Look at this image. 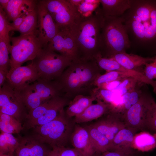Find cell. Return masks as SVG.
<instances>
[{
  "mask_svg": "<svg viewBox=\"0 0 156 156\" xmlns=\"http://www.w3.org/2000/svg\"><path fill=\"white\" fill-rule=\"evenodd\" d=\"M121 16L131 46L143 49L156 38V5L146 0H130Z\"/></svg>",
  "mask_w": 156,
  "mask_h": 156,
  "instance_id": "1",
  "label": "cell"
},
{
  "mask_svg": "<svg viewBox=\"0 0 156 156\" xmlns=\"http://www.w3.org/2000/svg\"><path fill=\"white\" fill-rule=\"evenodd\" d=\"M101 70L95 60L72 61L57 80L62 96L70 101L77 95H90Z\"/></svg>",
  "mask_w": 156,
  "mask_h": 156,
  "instance_id": "2",
  "label": "cell"
},
{
  "mask_svg": "<svg viewBox=\"0 0 156 156\" xmlns=\"http://www.w3.org/2000/svg\"><path fill=\"white\" fill-rule=\"evenodd\" d=\"M104 16L98 8L90 16L80 19L70 28L78 60L94 59L100 52V38Z\"/></svg>",
  "mask_w": 156,
  "mask_h": 156,
  "instance_id": "3",
  "label": "cell"
},
{
  "mask_svg": "<svg viewBox=\"0 0 156 156\" xmlns=\"http://www.w3.org/2000/svg\"><path fill=\"white\" fill-rule=\"evenodd\" d=\"M130 47V42L121 17L104 16L100 38L101 55L109 57L126 52Z\"/></svg>",
  "mask_w": 156,
  "mask_h": 156,
  "instance_id": "4",
  "label": "cell"
},
{
  "mask_svg": "<svg viewBox=\"0 0 156 156\" xmlns=\"http://www.w3.org/2000/svg\"><path fill=\"white\" fill-rule=\"evenodd\" d=\"M74 122L66 116L63 109L53 120L32 128L31 137L52 148L66 147L75 127Z\"/></svg>",
  "mask_w": 156,
  "mask_h": 156,
  "instance_id": "5",
  "label": "cell"
},
{
  "mask_svg": "<svg viewBox=\"0 0 156 156\" xmlns=\"http://www.w3.org/2000/svg\"><path fill=\"white\" fill-rule=\"evenodd\" d=\"M69 58L42 47L31 63L38 72L40 77L49 81L57 80L70 64Z\"/></svg>",
  "mask_w": 156,
  "mask_h": 156,
  "instance_id": "6",
  "label": "cell"
},
{
  "mask_svg": "<svg viewBox=\"0 0 156 156\" xmlns=\"http://www.w3.org/2000/svg\"><path fill=\"white\" fill-rule=\"evenodd\" d=\"M16 91L28 112L53 97L62 96L56 80L40 78L21 91Z\"/></svg>",
  "mask_w": 156,
  "mask_h": 156,
  "instance_id": "7",
  "label": "cell"
},
{
  "mask_svg": "<svg viewBox=\"0 0 156 156\" xmlns=\"http://www.w3.org/2000/svg\"><path fill=\"white\" fill-rule=\"evenodd\" d=\"M10 41L12 43L9 49L10 69L21 66L24 62L33 60L42 48L36 31L18 36L10 37Z\"/></svg>",
  "mask_w": 156,
  "mask_h": 156,
  "instance_id": "8",
  "label": "cell"
},
{
  "mask_svg": "<svg viewBox=\"0 0 156 156\" xmlns=\"http://www.w3.org/2000/svg\"><path fill=\"white\" fill-rule=\"evenodd\" d=\"M0 113L21 121L25 120L28 111L16 92L5 80L0 88Z\"/></svg>",
  "mask_w": 156,
  "mask_h": 156,
  "instance_id": "9",
  "label": "cell"
},
{
  "mask_svg": "<svg viewBox=\"0 0 156 156\" xmlns=\"http://www.w3.org/2000/svg\"><path fill=\"white\" fill-rule=\"evenodd\" d=\"M43 1L59 28H70L80 19L68 0Z\"/></svg>",
  "mask_w": 156,
  "mask_h": 156,
  "instance_id": "10",
  "label": "cell"
},
{
  "mask_svg": "<svg viewBox=\"0 0 156 156\" xmlns=\"http://www.w3.org/2000/svg\"><path fill=\"white\" fill-rule=\"evenodd\" d=\"M154 101V98L150 93H142L138 101L122 115L126 127L137 131H144L146 112Z\"/></svg>",
  "mask_w": 156,
  "mask_h": 156,
  "instance_id": "11",
  "label": "cell"
},
{
  "mask_svg": "<svg viewBox=\"0 0 156 156\" xmlns=\"http://www.w3.org/2000/svg\"><path fill=\"white\" fill-rule=\"evenodd\" d=\"M38 22L37 36L42 47L48 43L58 32L59 27L47 10L43 0L37 4Z\"/></svg>",
  "mask_w": 156,
  "mask_h": 156,
  "instance_id": "12",
  "label": "cell"
},
{
  "mask_svg": "<svg viewBox=\"0 0 156 156\" xmlns=\"http://www.w3.org/2000/svg\"><path fill=\"white\" fill-rule=\"evenodd\" d=\"M47 47L68 57L72 61L78 60L74 40L70 28H59L58 32Z\"/></svg>",
  "mask_w": 156,
  "mask_h": 156,
  "instance_id": "13",
  "label": "cell"
},
{
  "mask_svg": "<svg viewBox=\"0 0 156 156\" xmlns=\"http://www.w3.org/2000/svg\"><path fill=\"white\" fill-rule=\"evenodd\" d=\"M40 78L36 69L31 63L10 69L7 73L6 81L15 90L19 91Z\"/></svg>",
  "mask_w": 156,
  "mask_h": 156,
  "instance_id": "14",
  "label": "cell"
},
{
  "mask_svg": "<svg viewBox=\"0 0 156 156\" xmlns=\"http://www.w3.org/2000/svg\"><path fill=\"white\" fill-rule=\"evenodd\" d=\"M93 125L111 143L117 133L126 127L122 114L114 109L111 110L103 115Z\"/></svg>",
  "mask_w": 156,
  "mask_h": 156,
  "instance_id": "15",
  "label": "cell"
},
{
  "mask_svg": "<svg viewBox=\"0 0 156 156\" xmlns=\"http://www.w3.org/2000/svg\"><path fill=\"white\" fill-rule=\"evenodd\" d=\"M70 139L74 148L82 156H92L95 153L88 131L85 127L75 126Z\"/></svg>",
  "mask_w": 156,
  "mask_h": 156,
  "instance_id": "16",
  "label": "cell"
},
{
  "mask_svg": "<svg viewBox=\"0 0 156 156\" xmlns=\"http://www.w3.org/2000/svg\"><path fill=\"white\" fill-rule=\"evenodd\" d=\"M137 131L125 127L120 131L111 143L110 151H119L127 154L136 153L133 148L134 137Z\"/></svg>",
  "mask_w": 156,
  "mask_h": 156,
  "instance_id": "17",
  "label": "cell"
},
{
  "mask_svg": "<svg viewBox=\"0 0 156 156\" xmlns=\"http://www.w3.org/2000/svg\"><path fill=\"white\" fill-rule=\"evenodd\" d=\"M70 100L62 96H57L55 101L48 109L42 116L27 126L30 129L46 124L55 118L64 107L68 105Z\"/></svg>",
  "mask_w": 156,
  "mask_h": 156,
  "instance_id": "18",
  "label": "cell"
},
{
  "mask_svg": "<svg viewBox=\"0 0 156 156\" xmlns=\"http://www.w3.org/2000/svg\"><path fill=\"white\" fill-rule=\"evenodd\" d=\"M92 104L81 114L74 117V121L77 124L87 122L99 118L109 111L112 106L101 101Z\"/></svg>",
  "mask_w": 156,
  "mask_h": 156,
  "instance_id": "19",
  "label": "cell"
},
{
  "mask_svg": "<svg viewBox=\"0 0 156 156\" xmlns=\"http://www.w3.org/2000/svg\"><path fill=\"white\" fill-rule=\"evenodd\" d=\"M108 58H111L124 68L129 69L136 70L147 63L153 62L154 57H144L126 52L117 53Z\"/></svg>",
  "mask_w": 156,
  "mask_h": 156,
  "instance_id": "20",
  "label": "cell"
},
{
  "mask_svg": "<svg viewBox=\"0 0 156 156\" xmlns=\"http://www.w3.org/2000/svg\"><path fill=\"white\" fill-rule=\"evenodd\" d=\"M100 4L106 17H120L131 7L130 0H100Z\"/></svg>",
  "mask_w": 156,
  "mask_h": 156,
  "instance_id": "21",
  "label": "cell"
},
{
  "mask_svg": "<svg viewBox=\"0 0 156 156\" xmlns=\"http://www.w3.org/2000/svg\"><path fill=\"white\" fill-rule=\"evenodd\" d=\"M96 101L95 97L91 95H79L70 101L65 113L66 116L71 118L79 115Z\"/></svg>",
  "mask_w": 156,
  "mask_h": 156,
  "instance_id": "22",
  "label": "cell"
},
{
  "mask_svg": "<svg viewBox=\"0 0 156 156\" xmlns=\"http://www.w3.org/2000/svg\"><path fill=\"white\" fill-rule=\"evenodd\" d=\"M36 1L29 0H10L4 9L8 20L13 21L21 14L35 8Z\"/></svg>",
  "mask_w": 156,
  "mask_h": 156,
  "instance_id": "23",
  "label": "cell"
},
{
  "mask_svg": "<svg viewBox=\"0 0 156 156\" xmlns=\"http://www.w3.org/2000/svg\"><path fill=\"white\" fill-rule=\"evenodd\" d=\"M133 148L142 152L153 150L156 148V135L146 131L136 133L134 137Z\"/></svg>",
  "mask_w": 156,
  "mask_h": 156,
  "instance_id": "24",
  "label": "cell"
},
{
  "mask_svg": "<svg viewBox=\"0 0 156 156\" xmlns=\"http://www.w3.org/2000/svg\"><path fill=\"white\" fill-rule=\"evenodd\" d=\"M85 127L88 131L95 153H101L110 151L111 143L104 135L93 125L88 126Z\"/></svg>",
  "mask_w": 156,
  "mask_h": 156,
  "instance_id": "25",
  "label": "cell"
},
{
  "mask_svg": "<svg viewBox=\"0 0 156 156\" xmlns=\"http://www.w3.org/2000/svg\"><path fill=\"white\" fill-rule=\"evenodd\" d=\"M24 128L21 122L10 115L0 113L1 131L10 134H18Z\"/></svg>",
  "mask_w": 156,
  "mask_h": 156,
  "instance_id": "26",
  "label": "cell"
},
{
  "mask_svg": "<svg viewBox=\"0 0 156 156\" xmlns=\"http://www.w3.org/2000/svg\"><path fill=\"white\" fill-rule=\"evenodd\" d=\"M19 144V141L12 134L1 131L0 153L13 154Z\"/></svg>",
  "mask_w": 156,
  "mask_h": 156,
  "instance_id": "27",
  "label": "cell"
},
{
  "mask_svg": "<svg viewBox=\"0 0 156 156\" xmlns=\"http://www.w3.org/2000/svg\"><path fill=\"white\" fill-rule=\"evenodd\" d=\"M37 22L38 12L36 6L30 12L17 31L20 33V35L27 34L35 31L37 30Z\"/></svg>",
  "mask_w": 156,
  "mask_h": 156,
  "instance_id": "28",
  "label": "cell"
},
{
  "mask_svg": "<svg viewBox=\"0 0 156 156\" xmlns=\"http://www.w3.org/2000/svg\"><path fill=\"white\" fill-rule=\"evenodd\" d=\"M100 4V0H82L76 9L80 19L88 18L92 15Z\"/></svg>",
  "mask_w": 156,
  "mask_h": 156,
  "instance_id": "29",
  "label": "cell"
},
{
  "mask_svg": "<svg viewBox=\"0 0 156 156\" xmlns=\"http://www.w3.org/2000/svg\"><path fill=\"white\" fill-rule=\"evenodd\" d=\"M129 77L119 71H112L104 74L99 75L95 80L94 85L95 87H100L103 85L112 82L120 81Z\"/></svg>",
  "mask_w": 156,
  "mask_h": 156,
  "instance_id": "30",
  "label": "cell"
},
{
  "mask_svg": "<svg viewBox=\"0 0 156 156\" xmlns=\"http://www.w3.org/2000/svg\"><path fill=\"white\" fill-rule=\"evenodd\" d=\"M144 131L152 134H156V102L155 101L150 105L146 112Z\"/></svg>",
  "mask_w": 156,
  "mask_h": 156,
  "instance_id": "31",
  "label": "cell"
},
{
  "mask_svg": "<svg viewBox=\"0 0 156 156\" xmlns=\"http://www.w3.org/2000/svg\"><path fill=\"white\" fill-rule=\"evenodd\" d=\"M114 95V92L112 90L100 87H94L90 94V95L95 97L96 101H102L110 105L113 108Z\"/></svg>",
  "mask_w": 156,
  "mask_h": 156,
  "instance_id": "32",
  "label": "cell"
},
{
  "mask_svg": "<svg viewBox=\"0 0 156 156\" xmlns=\"http://www.w3.org/2000/svg\"><path fill=\"white\" fill-rule=\"evenodd\" d=\"M10 45V43L0 40V70L7 73L10 68V58L9 56Z\"/></svg>",
  "mask_w": 156,
  "mask_h": 156,
  "instance_id": "33",
  "label": "cell"
},
{
  "mask_svg": "<svg viewBox=\"0 0 156 156\" xmlns=\"http://www.w3.org/2000/svg\"><path fill=\"white\" fill-rule=\"evenodd\" d=\"M8 17L5 11L0 6V40L10 43L9 32L13 29L8 21Z\"/></svg>",
  "mask_w": 156,
  "mask_h": 156,
  "instance_id": "34",
  "label": "cell"
},
{
  "mask_svg": "<svg viewBox=\"0 0 156 156\" xmlns=\"http://www.w3.org/2000/svg\"><path fill=\"white\" fill-rule=\"evenodd\" d=\"M31 137L30 156H48L51 151L44 144Z\"/></svg>",
  "mask_w": 156,
  "mask_h": 156,
  "instance_id": "35",
  "label": "cell"
},
{
  "mask_svg": "<svg viewBox=\"0 0 156 156\" xmlns=\"http://www.w3.org/2000/svg\"><path fill=\"white\" fill-rule=\"evenodd\" d=\"M138 82L135 79L128 77L121 80L118 86L114 90L122 96L135 87Z\"/></svg>",
  "mask_w": 156,
  "mask_h": 156,
  "instance_id": "36",
  "label": "cell"
},
{
  "mask_svg": "<svg viewBox=\"0 0 156 156\" xmlns=\"http://www.w3.org/2000/svg\"><path fill=\"white\" fill-rule=\"evenodd\" d=\"M19 141V145L14 152L15 156H30L31 137L21 138Z\"/></svg>",
  "mask_w": 156,
  "mask_h": 156,
  "instance_id": "37",
  "label": "cell"
},
{
  "mask_svg": "<svg viewBox=\"0 0 156 156\" xmlns=\"http://www.w3.org/2000/svg\"><path fill=\"white\" fill-rule=\"evenodd\" d=\"M144 73L150 80L156 79V63L152 62L146 64L145 65Z\"/></svg>",
  "mask_w": 156,
  "mask_h": 156,
  "instance_id": "38",
  "label": "cell"
},
{
  "mask_svg": "<svg viewBox=\"0 0 156 156\" xmlns=\"http://www.w3.org/2000/svg\"><path fill=\"white\" fill-rule=\"evenodd\" d=\"M33 9L21 13L14 19L12 23H10V25L12 28L13 30L17 31L19 27L22 24L25 17Z\"/></svg>",
  "mask_w": 156,
  "mask_h": 156,
  "instance_id": "39",
  "label": "cell"
},
{
  "mask_svg": "<svg viewBox=\"0 0 156 156\" xmlns=\"http://www.w3.org/2000/svg\"><path fill=\"white\" fill-rule=\"evenodd\" d=\"M92 156H137L136 153L127 154L119 151H108L103 153H95Z\"/></svg>",
  "mask_w": 156,
  "mask_h": 156,
  "instance_id": "40",
  "label": "cell"
},
{
  "mask_svg": "<svg viewBox=\"0 0 156 156\" xmlns=\"http://www.w3.org/2000/svg\"><path fill=\"white\" fill-rule=\"evenodd\" d=\"M60 156H82L75 148L64 147L59 148Z\"/></svg>",
  "mask_w": 156,
  "mask_h": 156,
  "instance_id": "41",
  "label": "cell"
},
{
  "mask_svg": "<svg viewBox=\"0 0 156 156\" xmlns=\"http://www.w3.org/2000/svg\"><path fill=\"white\" fill-rule=\"evenodd\" d=\"M129 91V100L132 106L139 100L142 92L137 88V86Z\"/></svg>",
  "mask_w": 156,
  "mask_h": 156,
  "instance_id": "42",
  "label": "cell"
},
{
  "mask_svg": "<svg viewBox=\"0 0 156 156\" xmlns=\"http://www.w3.org/2000/svg\"><path fill=\"white\" fill-rule=\"evenodd\" d=\"M7 73L4 71L0 70V88L3 86L6 80Z\"/></svg>",
  "mask_w": 156,
  "mask_h": 156,
  "instance_id": "43",
  "label": "cell"
},
{
  "mask_svg": "<svg viewBox=\"0 0 156 156\" xmlns=\"http://www.w3.org/2000/svg\"><path fill=\"white\" fill-rule=\"evenodd\" d=\"M82 0H68L70 3L74 7L77 6L82 1Z\"/></svg>",
  "mask_w": 156,
  "mask_h": 156,
  "instance_id": "44",
  "label": "cell"
},
{
  "mask_svg": "<svg viewBox=\"0 0 156 156\" xmlns=\"http://www.w3.org/2000/svg\"><path fill=\"white\" fill-rule=\"evenodd\" d=\"M10 0H0V6L4 9L7 5Z\"/></svg>",
  "mask_w": 156,
  "mask_h": 156,
  "instance_id": "45",
  "label": "cell"
},
{
  "mask_svg": "<svg viewBox=\"0 0 156 156\" xmlns=\"http://www.w3.org/2000/svg\"><path fill=\"white\" fill-rule=\"evenodd\" d=\"M48 156H60V155L58 151L53 150L50 152Z\"/></svg>",
  "mask_w": 156,
  "mask_h": 156,
  "instance_id": "46",
  "label": "cell"
},
{
  "mask_svg": "<svg viewBox=\"0 0 156 156\" xmlns=\"http://www.w3.org/2000/svg\"><path fill=\"white\" fill-rule=\"evenodd\" d=\"M13 154H4L0 153V156H13Z\"/></svg>",
  "mask_w": 156,
  "mask_h": 156,
  "instance_id": "47",
  "label": "cell"
},
{
  "mask_svg": "<svg viewBox=\"0 0 156 156\" xmlns=\"http://www.w3.org/2000/svg\"><path fill=\"white\" fill-rule=\"evenodd\" d=\"M153 62L156 63V56L154 57V60Z\"/></svg>",
  "mask_w": 156,
  "mask_h": 156,
  "instance_id": "48",
  "label": "cell"
},
{
  "mask_svg": "<svg viewBox=\"0 0 156 156\" xmlns=\"http://www.w3.org/2000/svg\"><path fill=\"white\" fill-rule=\"evenodd\" d=\"M155 134V135H156V134Z\"/></svg>",
  "mask_w": 156,
  "mask_h": 156,
  "instance_id": "49",
  "label": "cell"
},
{
  "mask_svg": "<svg viewBox=\"0 0 156 156\" xmlns=\"http://www.w3.org/2000/svg\"></svg>",
  "mask_w": 156,
  "mask_h": 156,
  "instance_id": "50",
  "label": "cell"
}]
</instances>
